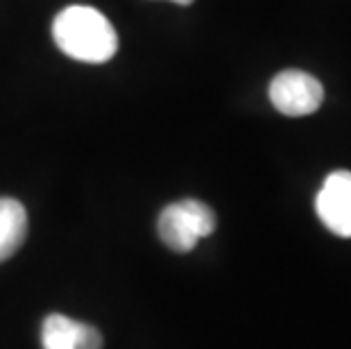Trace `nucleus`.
<instances>
[{
    "instance_id": "f03ea898",
    "label": "nucleus",
    "mask_w": 351,
    "mask_h": 349,
    "mask_svg": "<svg viewBox=\"0 0 351 349\" xmlns=\"http://www.w3.org/2000/svg\"><path fill=\"white\" fill-rule=\"evenodd\" d=\"M215 227H218V218L213 209L199 200H179L168 204L156 220L159 239L166 248L179 254L191 252L202 239L211 236Z\"/></svg>"
},
{
    "instance_id": "f257e3e1",
    "label": "nucleus",
    "mask_w": 351,
    "mask_h": 349,
    "mask_svg": "<svg viewBox=\"0 0 351 349\" xmlns=\"http://www.w3.org/2000/svg\"><path fill=\"white\" fill-rule=\"evenodd\" d=\"M52 39L66 57L84 64H104L116 55L118 36L109 19L93 7L73 5L57 14Z\"/></svg>"
},
{
    "instance_id": "0eeeda50",
    "label": "nucleus",
    "mask_w": 351,
    "mask_h": 349,
    "mask_svg": "<svg viewBox=\"0 0 351 349\" xmlns=\"http://www.w3.org/2000/svg\"><path fill=\"white\" fill-rule=\"evenodd\" d=\"M170 3H177V5H191L193 0H170Z\"/></svg>"
},
{
    "instance_id": "7ed1b4c3",
    "label": "nucleus",
    "mask_w": 351,
    "mask_h": 349,
    "mask_svg": "<svg viewBox=\"0 0 351 349\" xmlns=\"http://www.w3.org/2000/svg\"><path fill=\"white\" fill-rule=\"evenodd\" d=\"M324 100V86L311 73L288 69L274 75L270 82V102L283 116H308L315 114Z\"/></svg>"
},
{
    "instance_id": "20e7f679",
    "label": "nucleus",
    "mask_w": 351,
    "mask_h": 349,
    "mask_svg": "<svg viewBox=\"0 0 351 349\" xmlns=\"http://www.w3.org/2000/svg\"><path fill=\"white\" fill-rule=\"evenodd\" d=\"M322 225L340 239H351V173L335 170L324 180L315 197Z\"/></svg>"
},
{
    "instance_id": "423d86ee",
    "label": "nucleus",
    "mask_w": 351,
    "mask_h": 349,
    "mask_svg": "<svg viewBox=\"0 0 351 349\" xmlns=\"http://www.w3.org/2000/svg\"><path fill=\"white\" fill-rule=\"evenodd\" d=\"M27 236L25 206L14 197H0V263L21 250Z\"/></svg>"
},
{
    "instance_id": "39448f33",
    "label": "nucleus",
    "mask_w": 351,
    "mask_h": 349,
    "mask_svg": "<svg viewBox=\"0 0 351 349\" xmlns=\"http://www.w3.org/2000/svg\"><path fill=\"white\" fill-rule=\"evenodd\" d=\"M43 349H102V336L95 326L52 313L41 324Z\"/></svg>"
}]
</instances>
